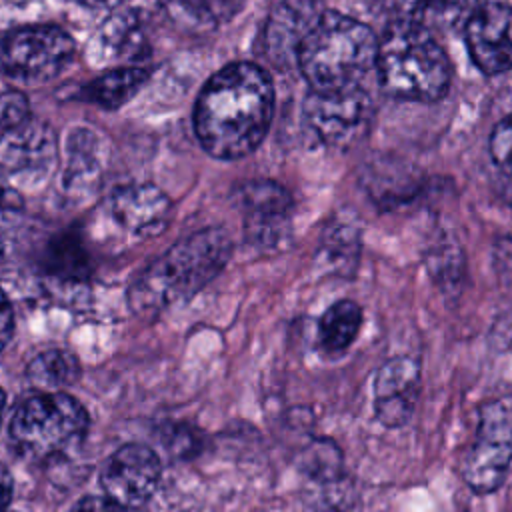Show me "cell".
I'll return each mask as SVG.
<instances>
[{
    "label": "cell",
    "instance_id": "6da1fadb",
    "mask_svg": "<svg viewBox=\"0 0 512 512\" xmlns=\"http://www.w3.org/2000/svg\"><path fill=\"white\" fill-rule=\"evenodd\" d=\"M274 112V86L268 74L250 62L216 72L202 88L194 128L200 144L220 160H236L262 142Z\"/></svg>",
    "mask_w": 512,
    "mask_h": 512
},
{
    "label": "cell",
    "instance_id": "7a4b0ae2",
    "mask_svg": "<svg viewBox=\"0 0 512 512\" xmlns=\"http://www.w3.org/2000/svg\"><path fill=\"white\" fill-rule=\"evenodd\" d=\"M232 242L222 228L198 230L150 262L132 282L128 302L134 314L154 316L188 300L228 262Z\"/></svg>",
    "mask_w": 512,
    "mask_h": 512
},
{
    "label": "cell",
    "instance_id": "3957f363",
    "mask_svg": "<svg viewBox=\"0 0 512 512\" xmlns=\"http://www.w3.org/2000/svg\"><path fill=\"white\" fill-rule=\"evenodd\" d=\"M378 38L340 12H322L296 48V62L310 88L332 92L362 86L376 70Z\"/></svg>",
    "mask_w": 512,
    "mask_h": 512
},
{
    "label": "cell",
    "instance_id": "277c9868",
    "mask_svg": "<svg viewBox=\"0 0 512 512\" xmlns=\"http://www.w3.org/2000/svg\"><path fill=\"white\" fill-rule=\"evenodd\" d=\"M376 72L382 90L398 100L434 102L450 86V62L416 18H394L378 38Z\"/></svg>",
    "mask_w": 512,
    "mask_h": 512
},
{
    "label": "cell",
    "instance_id": "5b68a950",
    "mask_svg": "<svg viewBox=\"0 0 512 512\" xmlns=\"http://www.w3.org/2000/svg\"><path fill=\"white\" fill-rule=\"evenodd\" d=\"M88 430L84 406L70 394L42 390L14 412L10 434L22 454L34 460L58 456L76 446Z\"/></svg>",
    "mask_w": 512,
    "mask_h": 512
},
{
    "label": "cell",
    "instance_id": "8992f818",
    "mask_svg": "<svg viewBox=\"0 0 512 512\" xmlns=\"http://www.w3.org/2000/svg\"><path fill=\"white\" fill-rule=\"evenodd\" d=\"M512 464V386L478 410V426L462 464V478L476 494L500 488Z\"/></svg>",
    "mask_w": 512,
    "mask_h": 512
},
{
    "label": "cell",
    "instance_id": "52a82bcc",
    "mask_svg": "<svg viewBox=\"0 0 512 512\" xmlns=\"http://www.w3.org/2000/svg\"><path fill=\"white\" fill-rule=\"evenodd\" d=\"M74 58V40L56 26H26L0 46V64L8 76L38 84L60 76Z\"/></svg>",
    "mask_w": 512,
    "mask_h": 512
},
{
    "label": "cell",
    "instance_id": "ba28073f",
    "mask_svg": "<svg viewBox=\"0 0 512 512\" xmlns=\"http://www.w3.org/2000/svg\"><path fill=\"white\" fill-rule=\"evenodd\" d=\"M374 114V104L364 86L316 92L304 102L308 128L328 146H350L366 134Z\"/></svg>",
    "mask_w": 512,
    "mask_h": 512
},
{
    "label": "cell",
    "instance_id": "9c48e42d",
    "mask_svg": "<svg viewBox=\"0 0 512 512\" xmlns=\"http://www.w3.org/2000/svg\"><path fill=\"white\" fill-rule=\"evenodd\" d=\"M56 166V138L46 122L26 118L0 138V174L12 186L36 188Z\"/></svg>",
    "mask_w": 512,
    "mask_h": 512
},
{
    "label": "cell",
    "instance_id": "30bf717a",
    "mask_svg": "<svg viewBox=\"0 0 512 512\" xmlns=\"http://www.w3.org/2000/svg\"><path fill=\"white\" fill-rule=\"evenodd\" d=\"M464 40L478 70L488 76L508 72L512 68V6L482 4L464 22Z\"/></svg>",
    "mask_w": 512,
    "mask_h": 512
},
{
    "label": "cell",
    "instance_id": "8fae6325",
    "mask_svg": "<svg viewBox=\"0 0 512 512\" xmlns=\"http://www.w3.org/2000/svg\"><path fill=\"white\" fill-rule=\"evenodd\" d=\"M160 474V460L148 446L126 444L106 460L100 472V484L104 494L118 504L138 506L154 494Z\"/></svg>",
    "mask_w": 512,
    "mask_h": 512
},
{
    "label": "cell",
    "instance_id": "7c38bea8",
    "mask_svg": "<svg viewBox=\"0 0 512 512\" xmlns=\"http://www.w3.org/2000/svg\"><path fill=\"white\" fill-rule=\"evenodd\" d=\"M420 394V362L398 356L380 366L374 380V412L386 428L408 424Z\"/></svg>",
    "mask_w": 512,
    "mask_h": 512
},
{
    "label": "cell",
    "instance_id": "4fadbf2b",
    "mask_svg": "<svg viewBox=\"0 0 512 512\" xmlns=\"http://www.w3.org/2000/svg\"><path fill=\"white\" fill-rule=\"evenodd\" d=\"M170 210L168 196L152 184L122 186L110 198L114 224L136 242L162 234L170 222Z\"/></svg>",
    "mask_w": 512,
    "mask_h": 512
},
{
    "label": "cell",
    "instance_id": "5bb4252c",
    "mask_svg": "<svg viewBox=\"0 0 512 512\" xmlns=\"http://www.w3.org/2000/svg\"><path fill=\"white\" fill-rule=\"evenodd\" d=\"M240 204L244 206L250 222L256 226V234L262 240L268 236H280V230H284L292 206L288 192L276 182L268 180L248 182L240 190Z\"/></svg>",
    "mask_w": 512,
    "mask_h": 512
},
{
    "label": "cell",
    "instance_id": "9a60e30c",
    "mask_svg": "<svg viewBox=\"0 0 512 512\" xmlns=\"http://www.w3.org/2000/svg\"><path fill=\"white\" fill-rule=\"evenodd\" d=\"M144 34L134 14L112 16L96 34L92 52L96 62H132L144 52Z\"/></svg>",
    "mask_w": 512,
    "mask_h": 512
},
{
    "label": "cell",
    "instance_id": "2e32d148",
    "mask_svg": "<svg viewBox=\"0 0 512 512\" xmlns=\"http://www.w3.org/2000/svg\"><path fill=\"white\" fill-rule=\"evenodd\" d=\"M148 80V70L140 66L114 68L86 86V98L102 108L116 110L126 104Z\"/></svg>",
    "mask_w": 512,
    "mask_h": 512
},
{
    "label": "cell",
    "instance_id": "e0dca14e",
    "mask_svg": "<svg viewBox=\"0 0 512 512\" xmlns=\"http://www.w3.org/2000/svg\"><path fill=\"white\" fill-rule=\"evenodd\" d=\"M362 324V308L352 300L334 302L320 318L318 338L324 350L342 352L346 350Z\"/></svg>",
    "mask_w": 512,
    "mask_h": 512
},
{
    "label": "cell",
    "instance_id": "ac0fdd59",
    "mask_svg": "<svg viewBox=\"0 0 512 512\" xmlns=\"http://www.w3.org/2000/svg\"><path fill=\"white\" fill-rule=\"evenodd\" d=\"M80 374L76 356L64 350H48L32 360L28 366V378L42 390H60L72 384Z\"/></svg>",
    "mask_w": 512,
    "mask_h": 512
},
{
    "label": "cell",
    "instance_id": "d6986e66",
    "mask_svg": "<svg viewBox=\"0 0 512 512\" xmlns=\"http://www.w3.org/2000/svg\"><path fill=\"white\" fill-rule=\"evenodd\" d=\"M174 14L188 24L212 28L230 20L244 6V0H168Z\"/></svg>",
    "mask_w": 512,
    "mask_h": 512
},
{
    "label": "cell",
    "instance_id": "ffe728a7",
    "mask_svg": "<svg viewBox=\"0 0 512 512\" xmlns=\"http://www.w3.org/2000/svg\"><path fill=\"white\" fill-rule=\"evenodd\" d=\"M490 156L494 164L512 178V114L502 118L490 134Z\"/></svg>",
    "mask_w": 512,
    "mask_h": 512
},
{
    "label": "cell",
    "instance_id": "44dd1931",
    "mask_svg": "<svg viewBox=\"0 0 512 512\" xmlns=\"http://www.w3.org/2000/svg\"><path fill=\"white\" fill-rule=\"evenodd\" d=\"M488 0H428L426 10H430L444 24H464L482 4Z\"/></svg>",
    "mask_w": 512,
    "mask_h": 512
},
{
    "label": "cell",
    "instance_id": "7402d4cb",
    "mask_svg": "<svg viewBox=\"0 0 512 512\" xmlns=\"http://www.w3.org/2000/svg\"><path fill=\"white\" fill-rule=\"evenodd\" d=\"M50 264L56 274L64 276H76L80 272H86V256L70 240L56 242V246L50 250Z\"/></svg>",
    "mask_w": 512,
    "mask_h": 512
},
{
    "label": "cell",
    "instance_id": "603a6c76",
    "mask_svg": "<svg viewBox=\"0 0 512 512\" xmlns=\"http://www.w3.org/2000/svg\"><path fill=\"white\" fill-rule=\"evenodd\" d=\"M494 260V272L498 276L500 286L506 290L508 296H512V236L498 238L492 250Z\"/></svg>",
    "mask_w": 512,
    "mask_h": 512
},
{
    "label": "cell",
    "instance_id": "cb8c5ba5",
    "mask_svg": "<svg viewBox=\"0 0 512 512\" xmlns=\"http://www.w3.org/2000/svg\"><path fill=\"white\" fill-rule=\"evenodd\" d=\"M28 118V102L22 94L8 92L0 96V124L4 128L16 126Z\"/></svg>",
    "mask_w": 512,
    "mask_h": 512
},
{
    "label": "cell",
    "instance_id": "d4e9b609",
    "mask_svg": "<svg viewBox=\"0 0 512 512\" xmlns=\"http://www.w3.org/2000/svg\"><path fill=\"white\" fill-rule=\"evenodd\" d=\"M72 512H126L122 504L110 496H88L76 504Z\"/></svg>",
    "mask_w": 512,
    "mask_h": 512
},
{
    "label": "cell",
    "instance_id": "484cf974",
    "mask_svg": "<svg viewBox=\"0 0 512 512\" xmlns=\"http://www.w3.org/2000/svg\"><path fill=\"white\" fill-rule=\"evenodd\" d=\"M380 2L388 12L396 14V18H414V14L424 10L428 0H380Z\"/></svg>",
    "mask_w": 512,
    "mask_h": 512
},
{
    "label": "cell",
    "instance_id": "4316f807",
    "mask_svg": "<svg viewBox=\"0 0 512 512\" xmlns=\"http://www.w3.org/2000/svg\"><path fill=\"white\" fill-rule=\"evenodd\" d=\"M12 326H14L12 306L6 298V294L0 290V350L8 344V340L12 336Z\"/></svg>",
    "mask_w": 512,
    "mask_h": 512
},
{
    "label": "cell",
    "instance_id": "83f0119b",
    "mask_svg": "<svg viewBox=\"0 0 512 512\" xmlns=\"http://www.w3.org/2000/svg\"><path fill=\"white\" fill-rule=\"evenodd\" d=\"M12 496V476L8 468L0 462V512H6Z\"/></svg>",
    "mask_w": 512,
    "mask_h": 512
},
{
    "label": "cell",
    "instance_id": "f1b7e54d",
    "mask_svg": "<svg viewBox=\"0 0 512 512\" xmlns=\"http://www.w3.org/2000/svg\"><path fill=\"white\" fill-rule=\"evenodd\" d=\"M76 2L90 8H98V10H112V8H118L124 0H76Z\"/></svg>",
    "mask_w": 512,
    "mask_h": 512
},
{
    "label": "cell",
    "instance_id": "f546056e",
    "mask_svg": "<svg viewBox=\"0 0 512 512\" xmlns=\"http://www.w3.org/2000/svg\"><path fill=\"white\" fill-rule=\"evenodd\" d=\"M8 192H10V190L4 188V184H2V174H0V202H4V200L8 198Z\"/></svg>",
    "mask_w": 512,
    "mask_h": 512
},
{
    "label": "cell",
    "instance_id": "4dcf8cb0",
    "mask_svg": "<svg viewBox=\"0 0 512 512\" xmlns=\"http://www.w3.org/2000/svg\"><path fill=\"white\" fill-rule=\"evenodd\" d=\"M4 404H6V396H4V392H2V388H0V420H2V412H4Z\"/></svg>",
    "mask_w": 512,
    "mask_h": 512
},
{
    "label": "cell",
    "instance_id": "1f68e13d",
    "mask_svg": "<svg viewBox=\"0 0 512 512\" xmlns=\"http://www.w3.org/2000/svg\"><path fill=\"white\" fill-rule=\"evenodd\" d=\"M2 256H4V242H2V238H0V260H2Z\"/></svg>",
    "mask_w": 512,
    "mask_h": 512
},
{
    "label": "cell",
    "instance_id": "d6a6232c",
    "mask_svg": "<svg viewBox=\"0 0 512 512\" xmlns=\"http://www.w3.org/2000/svg\"><path fill=\"white\" fill-rule=\"evenodd\" d=\"M6 512H10V510H6Z\"/></svg>",
    "mask_w": 512,
    "mask_h": 512
}]
</instances>
